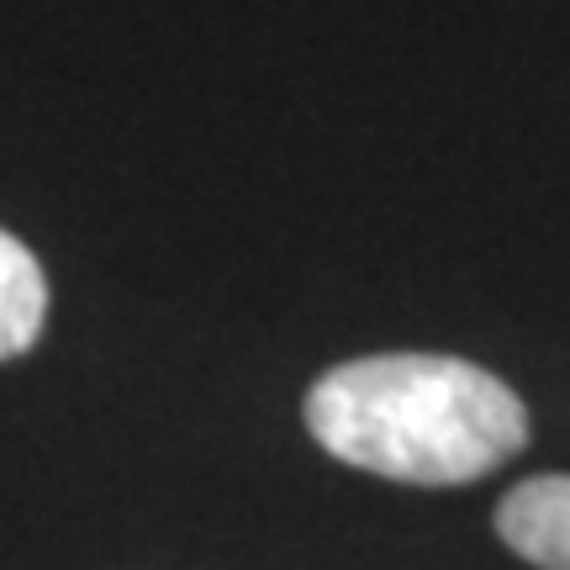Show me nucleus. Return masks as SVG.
Here are the masks:
<instances>
[{
    "label": "nucleus",
    "instance_id": "3",
    "mask_svg": "<svg viewBox=\"0 0 570 570\" xmlns=\"http://www.w3.org/2000/svg\"><path fill=\"white\" fill-rule=\"evenodd\" d=\"M48 317V281L38 254L0 227V360H17L38 344Z\"/></svg>",
    "mask_w": 570,
    "mask_h": 570
},
{
    "label": "nucleus",
    "instance_id": "2",
    "mask_svg": "<svg viewBox=\"0 0 570 570\" xmlns=\"http://www.w3.org/2000/svg\"><path fill=\"white\" fill-rule=\"evenodd\" d=\"M497 533L539 570H570V475H529L502 497Z\"/></svg>",
    "mask_w": 570,
    "mask_h": 570
},
{
    "label": "nucleus",
    "instance_id": "1",
    "mask_svg": "<svg viewBox=\"0 0 570 570\" xmlns=\"http://www.w3.org/2000/svg\"><path fill=\"white\" fill-rule=\"evenodd\" d=\"M312 439L370 475L465 487L508 465L529 439L518 391L449 354H370L306 391Z\"/></svg>",
    "mask_w": 570,
    "mask_h": 570
}]
</instances>
